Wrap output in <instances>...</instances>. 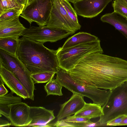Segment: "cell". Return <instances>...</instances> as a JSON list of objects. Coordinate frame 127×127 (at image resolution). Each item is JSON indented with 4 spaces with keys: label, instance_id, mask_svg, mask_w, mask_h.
I'll list each match as a JSON object with an SVG mask.
<instances>
[{
    "label": "cell",
    "instance_id": "cell-1",
    "mask_svg": "<svg viewBox=\"0 0 127 127\" xmlns=\"http://www.w3.org/2000/svg\"><path fill=\"white\" fill-rule=\"evenodd\" d=\"M68 72L79 84L111 90L127 81V61L94 53L81 60Z\"/></svg>",
    "mask_w": 127,
    "mask_h": 127
},
{
    "label": "cell",
    "instance_id": "cell-2",
    "mask_svg": "<svg viewBox=\"0 0 127 127\" xmlns=\"http://www.w3.org/2000/svg\"><path fill=\"white\" fill-rule=\"evenodd\" d=\"M43 44L23 36L18 39L17 56L31 74L45 71L56 73L58 71L56 51Z\"/></svg>",
    "mask_w": 127,
    "mask_h": 127
},
{
    "label": "cell",
    "instance_id": "cell-3",
    "mask_svg": "<svg viewBox=\"0 0 127 127\" xmlns=\"http://www.w3.org/2000/svg\"><path fill=\"white\" fill-rule=\"evenodd\" d=\"M99 39L64 49L59 47L56 50L59 67L69 71L87 55L94 53H102L103 51Z\"/></svg>",
    "mask_w": 127,
    "mask_h": 127
},
{
    "label": "cell",
    "instance_id": "cell-4",
    "mask_svg": "<svg viewBox=\"0 0 127 127\" xmlns=\"http://www.w3.org/2000/svg\"><path fill=\"white\" fill-rule=\"evenodd\" d=\"M57 78L62 84L73 93H76L91 99L93 103L102 107L106 102L111 90L90 87L80 84L74 80L68 71L60 67L56 73Z\"/></svg>",
    "mask_w": 127,
    "mask_h": 127
},
{
    "label": "cell",
    "instance_id": "cell-5",
    "mask_svg": "<svg viewBox=\"0 0 127 127\" xmlns=\"http://www.w3.org/2000/svg\"><path fill=\"white\" fill-rule=\"evenodd\" d=\"M104 113L96 122L98 126L122 115L127 116V81L111 90L108 98L102 106Z\"/></svg>",
    "mask_w": 127,
    "mask_h": 127
},
{
    "label": "cell",
    "instance_id": "cell-6",
    "mask_svg": "<svg viewBox=\"0 0 127 127\" xmlns=\"http://www.w3.org/2000/svg\"><path fill=\"white\" fill-rule=\"evenodd\" d=\"M0 64L14 75L27 91L29 98L33 100L35 83L30 73L18 58L0 49Z\"/></svg>",
    "mask_w": 127,
    "mask_h": 127
},
{
    "label": "cell",
    "instance_id": "cell-7",
    "mask_svg": "<svg viewBox=\"0 0 127 127\" xmlns=\"http://www.w3.org/2000/svg\"><path fill=\"white\" fill-rule=\"evenodd\" d=\"M52 6V0H34L25 6L20 16L30 25L34 22L39 26L46 25Z\"/></svg>",
    "mask_w": 127,
    "mask_h": 127
},
{
    "label": "cell",
    "instance_id": "cell-8",
    "mask_svg": "<svg viewBox=\"0 0 127 127\" xmlns=\"http://www.w3.org/2000/svg\"><path fill=\"white\" fill-rule=\"evenodd\" d=\"M53 6L46 26L65 31L73 34L80 29L81 26L76 24L70 18L60 0H52Z\"/></svg>",
    "mask_w": 127,
    "mask_h": 127
},
{
    "label": "cell",
    "instance_id": "cell-9",
    "mask_svg": "<svg viewBox=\"0 0 127 127\" xmlns=\"http://www.w3.org/2000/svg\"><path fill=\"white\" fill-rule=\"evenodd\" d=\"M70 35V33L65 31L45 25L39 27L31 26L24 31L22 36L44 43L47 42H56Z\"/></svg>",
    "mask_w": 127,
    "mask_h": 127
},
{
    "label": "cell",
    "instance_id": "cell-10",
    "mask_svg": "<svg viewBox=\"0 0 127 127\" xmlns=\"http://www.w3.org/2000/svg\"><path fill=\"white\" fill-rule=\"evenodd\" d=\"M112 0H82L73 3L77 15L91 18L101 13Z\"/></svg>",
    "mask_w": 127,
    "mask_h": 127
},
{
    "label": "cell",
    "instance_id": "cell-11",
    "mask_svg": "<svg viewBox=\"0 0 127 127\" xmlns=\"http://www.w3.org/2000/svg\"><path fill=\"white\" fill-rule=\"evenodd\" d=\"M9 112L8 120L12 126L27 127L30 123L29 119L30 106L20 102L8 105Z\"/></svg>",
    "mask_w": 127,
    "mask_h": 127
},
{
    "label": "cell",
    "instance_id": "cell-12",
    "mask_svg": "<svg viewBox=\"0 0 127 127\" xmlns=\"http://www.w3.org/2000/svg\"><path fill=\"white\" fill-rule=\"evenodd\" d=\"M54 110L42 107L30 106L28 127H53L51 122L55 118Z\"/></svg>",
    "mask_w": 127,
    "mask_h": 127
},
{
    "label": "cell",
    "instance_id": "cell-13",
    "mask_svg": "<svg viewBox=\"0 0 127 127\" xmlns=\"http://www.w3.org/2000/svg\"><path fill=\"white\" fill-rule=\"evenodd\" d=\"M18 16L0 21V38L11 37L19 39L26 28L21 23Z\"/></svg>",
    "mask_w": 127,
    "mask_h": 127
},
{
    "label": "cell",
    "instance_id": "cell-14",
    "mask_svg": "<svg viewBox=\"0 0 127 127\" xmlns=\"http://www.w3.org/2000/svg\"><path fill=\"white\" fill-rule=\"evenodd\" d=\"M84 97L80 94L73 93L68 100L60 105V109L57 116V121L75 114L81 110L85 102Z\"/></svg>",
    "mask_w": 127,
    "mask_h": 127
},
{
    "label": "cell",
    "instance_id": "cell-15",
    "mask_svg": "<svg viewBox=\"0 0 127 127\" xmlns=\"http://www.w3.org/2000/svg\"><path fill=\"white\" fill-rule=\"evenodd\" d=\"M0 76L11 91L24 99L29 98L27 91L23 85L10 71L0 64Z\"/></svg>",
    "mask_w": 127,
    "mask_h": 127
},
{
    "label": "cell",
    "instance_id": "cell-16",
    "mask_svg": "<svg viewBox=\"0 0 127 127\" xmlns=\"http://www.w3.org/2000/svg\"><path fill=\"white\" fill-rule=\"evenodd\" d=\"M114 11L102 16L100 20L103 22L108 23L114 27L127 39V20Z\"/></svg>",
    "mask_w": 127,
    "mask_h": 127
},
{
    "label": "cell",
    "instance_id": "cell-17",
    "mask_svg": "<svg viewBox=\"0 0 127 127\" xmlns=\"http://www.w3.org/2000/svg\"><path fill=\"white\" fill-rule=\"evenodd\" d=\"M99 39L98 37L90 33L79 32L69 38L61 48L64 49L80 44L95 41Z\"/></svg>",
    "mask_w": 127,
    "mask_h": 127
},
{
    "label": "cell",
    "instance_id": "cell-18",
    "mask_svg": "<svg viewBox=\"0 0 127 127\" xmlns=\"http://www.w3.org/2000/svg\"><path fill=\"white\" fill-rule=\"evenodd\" d=\"M103 115L102 106L94 103H87L85 102L82 108L73 115L91 119L100 117Z\"/></svg>",
    "mask_w": 127,
    "mask_h": 127
},
{
    "label": "cell",
    "instance_id": "cell-19",
    "mask_svg": "<svg viewBox=\"0 0 127 127\" xmlns=\"http://www.w3.org/2000/svg\"><path fill=\"white\" fill-rule=\"evenodd\" d=\"M18 39L11 37L0 38V49L17 56Z\"/></svg>",
    "mask_w": 127,
    "mask_h": 127
},
{
    "label": "cell",
    "instance_id": "cell-20",
    "mask_svg": "<svg viewBox=\"0 0 127 127\" xmlns=\"http://www.w3.org/2000/svg\"><path fill=\"white\" fill-rule=\"evenodd\" d=\"M52 79L44 86V89L47 93V96L50 95L62 96L63 86L58 79Z\"/></svg>",
    "mask_w": 127,
    "mask_h": 127
},
{
    "label": "cell",
    "instance_id": "cell-21",
    "mask_svg": "<svg viewBox=\"0 0 127 127\" xmlns=\"http://www.w3.org/2000/svg\"><path fill=\"white\" fill-rule=\"evenodd\" d=\"M64 120L66 122L74 124L76 127L98 126L96 122H92L90 119L74 115L68 116Z\"/></svg>",
    "mask_w": 127,
    "mask_h": 127
},
{
    "label": "cell",
    "instance_id": "cell-22",
    "mask_svg": "<svg viewBox=\"0 0 127 127\" xmlns=\"http://www.w3.org/2000/svg\"><path fill=\"white\" fill-rule=\"evenodd\" d=\"M55 72L45 71L31 75V76L35 83H43L48 82L53 78Z\"/></svg>",
    "mask_w": 127,
    "mask_h": 127
},
{
    "label": "cell",
    "instance_id": "cell-23",
    "mask_svg": "<svg viewBox=\"0 0 127 127\" xmlns=\"http://www.w3.org/2000/svg\"><path fill=\"white\" fill-rule=\"evenodd\" d=\"M24 8L15 0H0V15L13 8Z\"/></svg>",
    "mask_w": 127,
    "mask_h": 127
},
{
    "label": "cell",
    "instance_id": "cell-24",
    "mask_svg": "<svg viewBox=\"0 0 127 127\" xmlns=\"http://www.w3.org/2000/svg\"><path fill=\"white\" fill-rule=\"evenodd\" d=\"M112 6L114 12L127 18V2L125 0H114Z\"/></svg>",
    "mask_w": 127,
    "mask_h": 127
},
{
    "label": "cell",
    "instance_id": "cell-25",
    "mask_svg": "<svg viewBox=\"0 0 127 127\" xmlns=\"http://www.w3.org/2000/svg\"><path fill=\"white\" fill-rule=\"evenodd\" d=\"M60 0L61 3L70 18L77 25L81 26L79 23L76 12L69 2L67 0Z\"/></svg>",
    "mask_w": 127,
    "mask_h": 127
},
{
    "label": "cell",
    "instance_id": "cell-26",
    "mask_svg": "<svg viewBox=\"0 0 127 127\" xmlns=\"http://www.w3.org/2000/svg\"><path fill=\"white\" fill-rule=\"evenodd\" d=\"M14 94L11 91L9 94L4 95L0 96V104L8 105L21 102V97L18 96H14Z\"/></svg>",
    "mask_w": 127,
    "mask_h": 127
},
{
    "label": "cell",
    "instance_id": "cell-27",
    "mask_svg": "<svg viewBox=\"0 0 127 127\" xmlns=\"http://www.w3.org/2000/svg\"><path fill=\"white\" fill-rule=\"evenodd\" d=\"M24 8H14L9 10L0 15V21L9 19L16 16L20 15Z\"/></svg>",
    "mask_w": 127,
    "mask_h": 127
},
{
    "label": "cell",
    "instance_id": "cell-28",
    "mask_svg": "<svg viewBox=\"0 0 127 127\" xmlns=\"http://www.w3.org/2000/svg\"><path fill=\"white\" fill-rule=\"evenodd\" d=\"M127 116L125 115H120L107 122L106 126H118L123 119Z\"/></svg>",
    "mask_w": 127,
    "mask_h": 127
},
{
    "label": "cell",
    "instance_id": "cell-29",
    "mask_svg": "<svg viewBox=\"0 0 127 127\" xmlns=\"http://www.w3.org/2000/svg\"><path fill=\"white\" fill-rule=\"evenodd\" d=\"M9 109L8 105L0 104V113L8 119Z\"/></svg>",
    "mask_w": 127,
    "mask_h": 127
},
{
    "label": "cell",
    "instance_id": "cell-30",
    "mask_svg": "<svg viewBox=\"0 0 127 127\" xmlns=\"http://www.w3.org/2000/svg\"><path fill=\"white\" fill-rule=\"evenodd\" d=\"M8 92L7 90L5 88L3 84L0 85V96L4 95Z\"/></svg>",
    "mask_w": 127,
    "mask_h": 127
},
{
    "label": "cell",
    "instance_id": "cell-31",
    "mask_svg": "<svg viewBox=\"0 0 127 127\" xmlns=\"http://www.w3.org/2000/svg\"><path fill=\"white\" fill-rule=\"evenodd\" d=\"M12 126L11 123L5 120L0 119V127L7 126L9 127Z\"/></svg>",
    "mask_w": 127,
    "mask_h": 127
},
{
    "label": "cell",
    "instance_id": "cell-32",
    "mask_svg": "<svg viewBox=\"0 0 127 127\" xmlns=\"http://www.w3.org/2000/svg\"><path fill=\"white\" fill-rule=\"evenodd\" d=\"M20 5L25 7L27 4V0H15Z\"/></svg>",
    "mask_w": 127,
    "mask_h": 127
},
{
    "label": "cell",
    "instance_id": "cell-33",
    "mask_svg": "<svg viewBox=\"0 0 127 127\" xmlns=\"http://www.w3.org/2000/svg\"><path fill=\"white\" fill-rule=\"evenodd\" d=\"M127 126V116L123 119L118 126Z\"/></svg>",
    "mask_w": 127,
    "mask_h": 127
},
{
    "label": "cell",
    "instance_id": "cell-34",
    "mask_svg": "<svg viewBox=\"0 0 127 127\" xmlns=\"http://www.w3.org/2000/svg\"><path fill=\"white\" fill-rule=\"evenodd\" d=\"M69 2H71L72 3H73L75 2L79 1L80 0H67Z\"/></svg>",
    "mask_w": 127,
    "mask_h": 127
},
{
    "label": "cell",
    "instance_id": "cell-35",
    "mask_svg": "<svg viewBox=\"0 0 127 127\" xmlns=\"http://www.w3.org/2000/svg\"><path fill=\"white\" fill-rule=\"evenodd\" d=\"M4 84V82L2 80L1 78L0 77V85Z\"/></svg>",
    "mask_w": 127,
    "mask_h": 127
},
{
    "label": "cell",
    "instance_id": "cell-36",
    "mask_svg": "<svg viewBox=\"0 0 127 127\" xmlns=\"http://www.w3.org/2000/svg\"><path fill=\"white\" fill-rule=\"evenodd\" d=\"M34 0H27V4L30 3Z\"/></svg>",
    "mask_w": 127,
    "mask_h": 127
},
{
    "label": "cell",
    "instance_id": "cell-37",
    "mask_svg": "<svg viewBox=\"0 0 127 127\" xmlns=\"http://www.w3.org/2000/svg\"><path fill=\"white\" fill-rule=\"evenodd\" d=\"M127 2V0H125Z\"/></svg>",
    "mask_w": 127,
    "mask_h": 127
},
{
    "label": "cell",
    "instance_id": "cell-38",
    "mask_svg": "<svg viewBox=\"0 0 127 127\" xmlns=\"http://www.w3.org/2000/svg\"><path fill=\"white\" fill-rule=\"evenodd\" d=\"M127 20V18H125Z\"/></svg>",
    "mask_w": 127,
    "mask_h": 127
},
{
    "label": "cell",
    "instance_id": "cell-39",
    "mask_svg": "<svg viewBox=\"0 0 127 127\" xmlns=\"http://www.w3.org/2000/svg\"></svg>",
    "mask_w": 127,
    "mask_h": 127
}]
</instances>
